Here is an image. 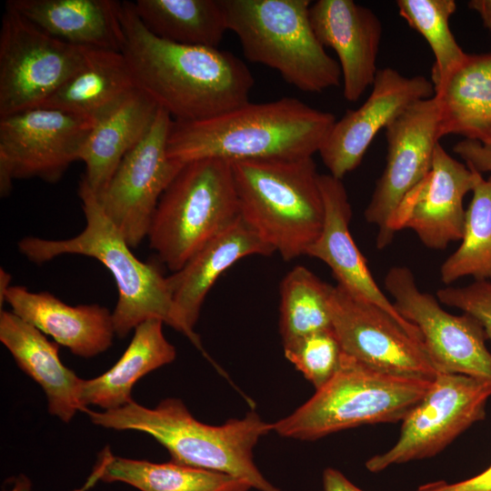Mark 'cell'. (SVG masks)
I'll return each instance as SVG.
<instances>
[{"label":"cell","instance_id":"2","mask_svg":"<svg viewBox=\"0 0 491 491\" xmlns=\"http://www.w3.org/2000/svg\"><path fill=\"white\" fill-rule=\"evenodd\" d=\"M332 113L295 97L246 103L195 122H172L167 154L183 164L201 158L229 162L313 157L333 127Z\"/></svg>","mask_w":491,"mask_h":491},{"label":"cell","instance_id":"23","mask_svg":"<svg viewBox=\"0 0 491 491\" xmlns=\"http://www.w3.org/2000/svg\"><path fill=\"white\" fill-rule=\"evenodd\" d=\"M20 15L47 35L87 49L122 52L121 1L9 0Z\"/></svg>","mask_w":491,"mask_h":491},{"label":"cell","instance_id":"30","mask_svg":"<svg viewBox=\"0 0 491 491\" xmlns=\"http://www.w3.org/2000/svg\"><path fill=\"white\" fill-rule=\"evenodd\" d=\"M472 194L461 244L440 267L445 285L466 276L491 283V175L480 174Z\"/></svg>","mask_w":491,"mask_h":491},{"label":"cell","instance_id":"31","mask_svg":"<svg viewBox=\"0 0 491 491\" xmlns=\"http://www.w3.org/2000/svg\"><path fill=\"white\" fill-rule=\"evenodd\" d=\"M333 286L304 266H296L280 284L279 330L283 345L308 334L331 328Z\"/></svg>","mask_w":491,"mask_h":491},{"label":"cell","instance_id":"3","mask_svg":"<svg viewBox=\"0 0 491 491\" xmlns=\"http://www.w3.org/2000/svg\"><path fill=\"white\" fill-rule=\"evenodd\" d=\"M83 412L98 426L151 436L168 451L170 461L232 476L258 491H280L254 461L258 440L273 431L255 411L220 426L195 419L179 398H165L153 408L132 401L114 410Z\"/></svg>","mask_w":491,"mask_h":491},{"label":"cell","instance_id":"35","mask_svg":"<svg viewBox=\"0 0 491 491\" xmlns=\"http://www.w3.org/2000/svg\"><path fill=\"white\" fill-rule=\"evenodd\" d=\"M453 151L472 170L491 174V139L486 142L463 139L457 142Z\"/></svg>","mask_w":491,"mask_h":491},{"label":"cell","instance_id":"32","mask_svg":"<svg viewBox=\"0 0 491 491\" xmlns=\"http://www.w3.org/2000/svg\"><path fill=\"white\" fill-rule=\"evenodd\" d=\"M396 3L399 15L426 39L434 54L431 82L436 91L467 55L449 25L456 4L454 0H397Z\"/></svg>","mask_w":491,"mask_h":491},{"label":"cell","instance_id":"39","mask_svg":"<svg viewBox=\"0 0 491 491\" xmlns=\"http://www.w3.org/2000/svg\"><path fill=\"white\" fill-rule=\"evenodd\" d=\"M468 7L477 13L484 26L491 30V0H471Z\"/></svg>","mask_w":491,"mask_h":491},{"label":"cell","instance_id":"18","mask_svg":"<svg viewBox=\"0 0 491 491\" xmlns=\"http://www.w3.org/2000/svg\"><path fill=\"white\" fill-rule=\"evenodd\" d=\"M309 17L324 47L337 55L343 79V94L357 101L377 73L382 24L369 8L353 0H318L311 4Z\"/></svg>","mask_w":491,"mask_h":491},{"label":"cell","instance_id":"12","mask_svg":"<svg viewBox=\"0 0 491 491\" xmlns=\"http://www.w3.org/2000/svg\"><path fill=\"white\" fill-rule=\"evenodd\" d=\"M385 288L399 315L419 330L438 374L465 375L491 383V352L483 327L473 316L444 310L436 296L418 288L407 266H392L385 276Z\"/></svg>","mask_w":491,"mask_h":491},{"label":"cell","instance_id":"24","mask_svg":"<svg viewBox=\"0 0 491 491\" xmlns=\"http://www.w3.org/2000/svg\"><path fill=\"white\" fill-rule=\"evenodd\" d=\"M159 106L135 90L120 105L95 121L82 147L83 179L97 196L107 185L124 156L150 129Z\"/></svg>","mask_w":491,"mask_h":491},{"label":"cell","instance_id":"16","mask_svg":"<svg viewBox=\"0 0 491 491\" xmlns=\"http://www.w3.org/2000/svg\"><path fill=\"white\" fill-rule=\"evenodd\" d=\"M434 95L433 83L423 75L406 76L391 67L378 69L367 99L335 122L318 152L329 175L342 180L360 165L381 129L413 104Z\"/></svg>","mask_w":491,"mask_h":491},{"label":"cell","instance_id":"17","mask_svg":"<svg viewBox=\"0 0 491 491\" xmlns=\"http://www.w3.org/2000/svg\"><path fill=\"white\" fill-rule=\"evenodd\" d=\"M479 175L437 144L431 171L392 215V235L411 229L425 246L437 250L461 240L466 219L463 201L472 192Z\"/></svg>","mask_w":491,"mask_h":491},{"label":"cell","instance_id":"5","mask_svg":"<svg viewBox=\"0 0 491 491\" xmlns=\"http://www.w3.org/2000/svg\"><path fill=\"white\" fill-rule=\"evenodd\" d=\"M231 164L240 217L284 260L306 255L325 216L313 157Z\"/></svg>","mask_w":491,"mask_h":491},{"label":"cell","instance_id":"8","mask_svg":"<svg viewBox=\"0 0 491 491\" xmlns=\"http://www.w3.org/2000/svg\"><path fill=\"white\" fill-rule=\"evenodd\" d=\"M240 217L231 162H187L162 195L147 234L150 247L174 272Z\"/></svg>","mask_w":491,"mask_h":491},{"label":"cell","instance_id":"40","mask_svg":"<svg viewBox=\"0 0 491 491\" xmlns=\"http://www.w3.org/2000/svg\"><path fill=\"white\" fill-rule=\"evenodd\" d=\"M11 275L7 273L5 269H0V303H4V298L6 291L11 286Z\"/></svg>","mask_w":491,"mask_h":491},{"label":"cell","instance_id":"6","mask_svg":"<svg viewBox=\"0 0 491 491\" xmlns=\"http://www.w3.org/2000/svg\"><path fill=\"white\" fill-rule=\"evenodd\" d=\"M227 29L247 60L268 66L289 85L320 93L340 85L341 69L313 29L309 0H221Z\"/></svg>","mask_w":491,"mask_h":491},{"label":"cell","instance_id":"4","mask_svg":"<svg viewBox=\"0 0 491 491\" xmlns=\"http://www.w3.org/2000/svg\"><path fill=\"white\" fill-rule=\"evenodd\" d=\"M78 195L86 222L80 234L61 240L26 236L18 242L19 252L36 264L63 255H82L101 262L112 274L118 290V300L112 312L118 337H125L144 321L155 318L191 341L175 309L167 276L156 265L135 256L83 178Z\"/></svg>","mask_w":491,"mask_h":491},{"label":"cell","instance_id":"20","mask_svg":"<svg viewBox=\"0 0 491 491\" xmlns=\"http://www.w3.org/2000/svg\"><path fill=\"white\" fill-rule=\"evenodd\" d=\"M273 253L274 249L239 217L200 248L181 269L167 276L178 316L190 334L192 344L208 359L194 330L207 293L218 277L238 260Z\"/></svg>","mask_w":491,"mask_h":491},{"label":"cell","instance_id":"38","mask_svg":"<svg viewBox=\"0 0 491 491\" xmlns=\"http://www.w3.org/2000/svg\"><path fill=\"white\" fill-rule=\"evenodd\" d=\"M323 487L324 491H363L332 467L325 469L323 473Z\"/></svg>","mask_w":491,"mask_h":491},{"label":"cell","instance_id":"28","mask_svg":"<svg viewBox=\"0 0 491 491\" xmlns=\"http://www.w3.org/2000/svg\"><path fill=\"white\" fill-rule=\"evenodd\" d=\"M133 5L150 33L171 43L218 48L228 30L221 0H136Z\"/></svg>","mask_w":491,"mask_h":491},{"label":"cell","instance_id":"14","mask_svg":"<svg viewBox=\"0 0 491 491\" xmlns=\"http://www.w3.org/2000/svg\"><path fill=\"white\" fill-rule=\"evenodd\" d=\"M329 306L332 329L346 355L388 375L425 380L437 376L423 343L379 306L338 284Z\"/></svg>","mask_w":491,"mask_h":491},{"label":"cell","instance_id":"21","mask_svg":"<svg viewBox=\"0 0 491 491\" xmlns=\"http://www.w3.org/2000/svg\"><path fill=\"white\" fill-rule=\"evenodd\" d=\"M4 302L16 316L80 357L106 351L115 336L112 312L98 304L73 306L49 292H31L21 286H11Z\"/></svg>","mask_w":491,"mask_h":491},{"label":"cell","instance_id":"10","mask_svg":"<svg viewBox=\"0 0 491 491\" xmlns=\"http://www.w3.org/2000/svg\"><path fill=\"white\" fill-rule=\"evenodd\" d=\"M490 396V382L459 374H437L420 402L402 420L396 444L369 458L366 467L378 473L393 465L437 455L485 418Z\"/></svg>","mask_w":491,"mask_h":491},{"label":"cell","instance_id":"26","mask_svg":"<svg viewBox=\"0 0 491 491\" xmlns=\"http://www.w3.org/2000/svg\"><path fill=\"white\" fill-rule=\"evenodd\" d=\"M136 89L121 52L90 49L83 66L37 107L63 110L95 123Z\"/></svg>","mask_w":491,"mask_h":491},{"label":"cell","instance_id":"19","mask_svg":"<svg viewBox=\"0 0 491 491\" xmlns=\"http://www.w3.org/2000/svg\"><path fill=\"white\" fill-rule=\"evenodd\" d=\"M319 185L325 210L324 224L306 255L326 264L338 285L390 314L408 334L422 342L417 327L399 315L393 302L379 288L351 235L352 209L342 180L331 175H320Z\"/></svg>","mask_w":491,"mask_h":491},{"label":"cell","instance_id":"36","mask_svg":"<svg viewBox=\"0 0 491 491\" xmlns=\"http://www.w3.org/2000/svg\"><path fill=\"white\" fill-rule=\"evenodd\" d=\"M417 491H491V465L470 478L452 484L434 482L419 487Z\"/></svg>","mask_w":491,"mask_h":491},{"label":"cell","instance_id":"37","mask_svg":"<svg viewBox=\"0 0 491 491\" xmlns=\"http://www.w3.org/2000/svg\"><path fill=\"white\" fill-rule=\"evenodd\" d=\"M102 469L103 459L99 456L92 474L89 476L84 486L73 491H87L90 489L96 482L101 480ZM2 491H32V482L26 476L20 474L7 480Z\"/></svg>","mask_w":491,"mask_h":491},{"label":"cell","instance_id":"29","mask_svg":"<svg viewBox=\"0 0 491 491\" xmlns=\"http://www.w3.org/2000/svg\"><path fill=\"white\" fill-rule=\"evenodd\" d=\"M101 480L121 482L139 491H248L251 486L232 476L173 461L154 463L101 452Z\"/></svg>","mask_w":491,"mask_h":491},{"label":"cell","instance_id":"1","mask_svg":"<svg viewBox=\"0 0 491 491\" xmlns=\"http://www.w3.org/2000/svg\"><path fill=\"white\" fill-rule=\"evenodd\" d=\"M122 54L136 87L174 121L208 119L249 102L254 77L230 52L185 45L150 33L133 2L121 1Z\"/></svg>","mask_w":491,"mask_h":491},{"label":"cell","instance_id":"25","mask_svg":"<svg viewBox=\"0 0 491 491\" xmlns=\"http://www.w3.org/2000/svg\"><path fill=\"white\" fill-rule=\"evenodd\" d=\"M163 325L155 318L138 325L125 351L110 369L83 379L80 402L84 409L93 405L103 411L114 410L131 403L132 389L139 379L175 359V348L164 336Z\"/></svg>","mask_w":491,"mask_h":491},{"label":"cell","instance_id":"22","mask_svg":"<svg viewBox=\"0 0 491 491\" xmlns=\"http://www.w3.org/2000/svg\"><path fill=\"white\" fill-rule=\"evenodd\" d=\"M0 341L17 366L43 389L50 415L69 423L84 410L80 402L83 378L59 357V345L12 311H0Z\"/></svg>","mask_w":491,"mask_h":491},{"label":"cell","instance_id":"33","mask_svg":"<svg viewBox=\"0 0 491 491\" xmlns=\"http://www.w3.org/2000/svg\"><path fill=\"white\" fill-rule=\"evenodd\" d=\"M286 358L316 388H321L336 373L343 355L332 327L284 344Z\"/></svg>","mask_w":491,"mask_h":491},{"label":"cell","instance_id":"7","mask_svg":"<svg viewBox=\"0 0 491 491\" xmlns=\"http://www.w3.org/2000/svg\"><path fill=\"white\" fill-rule=\"evenodd\" d=\"M432 381L381 373L343 353L334 376L296 411L273 423V431L316 440L362 425L402 421Z\"/></svg>","mask_w":491,"mask_h":491},{"label":"cell","instance_id":"11","mask_svg":"<svg viewBox=\"0 0 491 491\" xmlns=\"http://www.w3.org/2000/svg\"><path fill=\"white\" fill-rule=\"evenodd\" d=\"M94 122L55 108L35 107L0 118V193L15 179L59 181L79 160Z\"/></svg>","mask_w":491,"mask_h":491},{"label":"cell","instance_id":"34","mask_svg":"<svg viewBox=\"0 0 491 491\" xmlns=\"http://www.w3.org/2000/svg\"><path fill=\"white\" fill-rule=\"evenodd\" d=\"M439 302L473 316L491 341V283L474 281L464 286H446L436 292Z\"/></svg>","mask_w":491,"mask_h":491},{"label":"cell","instance_id":"13","mask_svg":"<svg viewBox=\"0 0 491 491\" xmlns=\"http://www.w3.org/2000/svg\"><path fill=\"white\" fill-rule=\"evenodd\" d=\"M172 122L159 108L150 129L124 156L96 196L103 212L131 248L147 237L162 195L185 165L167 154Z\"/></svg>","mask_w":491,"mask_h":491},{"label":"cell","instance_id":"15","mask_svg":"<svg viewBox=\"0 0 491 491\" xmlns=\"http://www.w3.org/2000/svg\"><path fill=\"white\" fill-rule=\"evenodd\" d=\"M386 166L365 210L377 228L376 247L393 240L389 223L406 195L429 174L439 144V109L435 96L410 105L386 127Z\"/></svg>","mask_w":491,"mask_h":491},{"label":"cell","instance_id":"9","mask_svg":"<svg viewBox=\"0 0 491 491\" xmlns=\"http://www.w3.org/2000/svg\"><path fill=\"white\" fill-rule=\"evenodd\" d=\"M89 50L47 35L6 2L0 30V118L39 106L83 66Z\"/></svg>","mask_w":491,"mask_h":491},{"label":"cell","instance_id":"27","mask_svg":"<svg viewBox=\"0 0 491 491\" xmlns=\"http://www.w3.org/2000/svg\"><path fill=\"white\" fill-rule=\"evenodd\" d=\"M434 96L441 137L458 135L478 142L490 140L491 53L467 54Z\"/></svg>","mask_w":491,"mask_h":491}]
</instances>
